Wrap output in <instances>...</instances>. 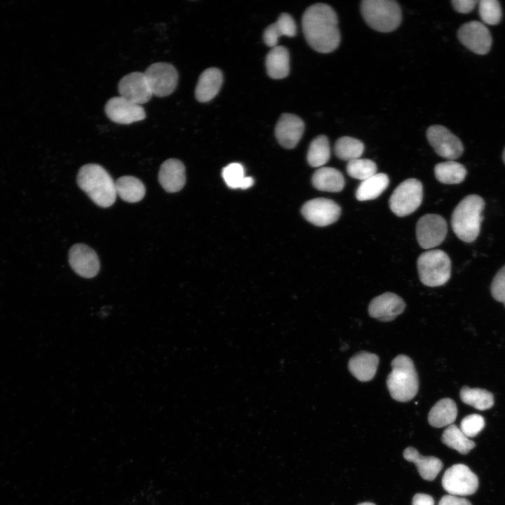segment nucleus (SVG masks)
Wrapping results in <instances>:
<instances>
[{"label":"nucleus","instance_id":"obj_1","mask_svg":"<svg viewBox=\"0 0 505 505\" xmlns=\"http://www.w3.org/2000/svg\"><path fill=\"white\" fill-rule=\"evenodd\" d=\"M302 31L308 44L316 51L329 53L337 49L341 36L334 9L325 4L308 7L302 18Z\"/></svg>","mask_w":505,"mask_h":505},{"label":"nucleus","instance_id":"obj_2","mask_svg":"<svg viewBox=\"0 0 505 505\" xmlns=\"http://www.w3.org/2000/svg\"><path fill=\"white\" fill-rule=\"evenodd\" d=\"M76 182L79 187L98 206L107 208L116 198L115 182L101 166L88 163L79 170Z\"/></svg>","mask_w":505,"mask_h":505},{"label":"nucleus","instance_id":"obj_3","mask_svg":"<svg viewBox=\"0 0 505 505\" xmlns=\"http://www.w3.org/2000/svg\"><path fill=\"white\" fill-rule=\"evenodd\" d=\"M484 200L478 195L465 196L455 207L451 219L454 233L462 241L471 243L479 235Z\"/></svg>","mask_w":505,"mask_h":505},{"label":"nucleus","instance_id":"obj_4","mask_svg":"<svg viewBox=\"0 0 505 505\" xmlns=\"http://www.w3.org/2000/svg\"><path fill=\"white\" fill-rule=\"evenodd\" d=\"M391 365L392 370L386 379L391 396L399 402L411 400L419 390L418 375L413 361L400 354L392 360Z\"/></svg>","mask_w":505,"mask_h":505},{"label":"nucleus","instance_id":"obj_5","mask_svg":"<svg viewBox=\"0 0 505 505\" xmlns=\"http://www.w3.org/2000/svg\"><path fill=\"white\" fill-rule=\"evenodd\" d=\"M361 12L369 27L379 32H391L402 20L401 8L392 0H363Z\"/></svg>","mask_w":505,"mask_h":505},{"label":"nucleus","instance_id":"obj_6","mask_svg":"<svg viewBox=\"0 0 505 505\" xmlns=\"http://www.w3.org/2000/svg\"><path fill=\"white\" fill-rule=\"evenodd\" d=\"M417 270L421 282L429 287L447 283L451 276V261L441 250H429L417 259Z\"/></svg>","mask_w":505,"mask_h":505},{"label":"nucleus","instance_id":"obj_7","mask_svg":"<svg viewBox=\"0 0 505 505\" xmlns=\"http://www.w3.org/2000/svg\"><path fill=\"white\" fill-rule=\"evenodd\" d=\"M423 198V187L415 178L402 182L393 191L389 201L391 211L399 217H404L415 212L421 205Z\"/></svg>","mask_w":505,"mask_h":505},{"label":"nucleus","instance_id":"obj_8","mask_svg":"<svg viewBox=\"0 0 505 505\" xmlns=\"http://www.w3.org/2000/svg\"><path fill=\"white\" fill-rule=\"evenodd\" d=\"M444 490L453 496H468L478 487L476 475L466 465L457 464L447 469L442 478Z\"/></svg>","mask_w":505,"mask_h":505},{"label":"nucleus","instance_id":"obj_9","mask_svg":"<svg viewBox=\"0 0 505 505\" xmlns=\"http://www.w3.org/2000/svg\"><path fill=\"white\" fill-rule=\"evenodd\" d=\"M153 95L166 97L175 89L178 73L175 67L167 62H156L149 65L144 72Z\"/></svg>","mask_w":505,"mask_h":505},{"label":"nucleus","instance_id":"obj_10","mask_svg":"<svg viewBox=\"0 0 505 505\" xmlns=\"http://www.w3.org/2000/svg\"><path fill=\"white\" fill-rule=\"evenodd\" d=\"M447 232L446 220L437 214H426L418 220L416 236L419 245L430 250L439 245L445 238Z\"/></svg>","mask_w":505,"mask_h":505},{"label":"nucleus","instance_id":"obj_11","mask_svg":"<svg viewBox=\"0 0 505 505\" xmlns=\"http://www.w3.org/2000/svg\"><path fill=\"white\" fill-rule=\"evenodd\" d=\"M426 137L436 153L448 161H454L463 154L461 140L443 126H431L427 129Z\"/></svg>","mask_w":505,"mask_h":505},{"label":"nucleus","instance_id":"obj_12","mask_svg":"<svg viewBox=\"0 0 505 505\" xmlns=\"http://www.w3.org/2000/svg\"><path fill=\"white\" fill-rule=\"evenodd\" d=\"M457 36L464 46L478 55H485L491 48L492 36L488 28L480 22L470 21L464 24L459 29Z\"/></svg>","mask_w":505,"mask_h":505},{"label":"nucleus","instance_id":"obj_13","mask_svg":"<svg viewBox=\"0 0 505 505\" xmlns=\"http://www.w3.org/2000/svg\"><path fill=\"white\" fill-rule=\"evenodd\" d=\"M302 214L311 224L325 227L335 222L341 215L340 206L334 201L316 198L306 202Z\"/></svg>","mask_w":505,"mask_h":505},{"label":"nucleus","instance_id":"obj_14","mask_svg":"<svg viewBox=\"0 0 505 505\" xmlns=\"http://www.w3.org/2000/svg\"><path fill=\"white\" fill-rule=\"evenodd\" d=\"M107 117L119 124H130L145 119L146 113L142 105L133 103L121 97H113L105 106Z\"/></svg>","mask_w":505,"mask_h":505},{"label":"nucleus","instance_id":"obj_15","mask_svg":"<svg viewBox=\"0 0 505 505\" xmlns=\"http://www.w3.org/2000/svg\"><path fill=\"white\" fill-rule=\"evenodd\" d=\"M120 96L142 105L153 96L144 72H134L122 77L118 84Z\"/></svg>","mask_w":505,"mask_h":505},{"label":"nucleus","instance_id":"obj_16","mask_svg":"<svg viewBox=\"0 0 505 505\" xmlns=\"http://www.w3.org/2000/svg\"><path fill=\"white\" fill-rule=\"evenodd\" d=\"M69 262L72 269L83 278H93L100 270L97 255L92 248L82 243L72 246L69 251Z\"/></svg>","mask_w":505,"mask_h":505},{"label":"nucleus","instance_id":"obj_17","mask_svg":"<svg viewBox=\"0 0 505 505\" xmlns=\"http://www.w3.org/2000/svg\"><path fill=\"white\" fill-rule=\"evenodd\" d=\"M403 299L393 292H385L374 297L369 304V315L379 321H393L405 309Z\"/></svg>","mask_w":505,"mask_h":505},{"label":"nucleus","instance_id":"obj_18","mask_svg":"<svg viewBox=\"0 0 505 505\" xmlns=\"http://www.w3.org/2000/svg\"><path fill=\"white\" fill-rule=\"evenodd\" d=\"M304 130V123L297 116L283 114L275 128L278 143L286 149L294 148L299 142Z\"/></svg>","mask_w":505,"mask_h":505},{"label":"nucleus","instance_id":"obj_19","mask_svg":"<svg viewBox=\"0 0 505 505\" xmlns=\"http://www.w3.org/2000/svg\"><path fill=\"white\" fill-rule=\"evenodd\" d=\"M159 182L167 192L180 191L186 182L185 168L182 161L176 159L165 161L160 167Z\"/></svg>","mask_w":505,"mask_h":505},{"label":"nucleus","instance_id":"obj_20","mask_svg":"<svg viewBox=\"0 0 505 505\" xmlns=\"http://www.w3.org/2000/svg\"><path fill=\"white\" fill-rule=\"evenodd\" d=\"M222 81V74L217 68L211 67L204 70L196 86V99L200 102L210 101L220 91Z\"/></svg>","mask_w":505,"mask_h":505},{"label":"nucleus","instance_id":"obj_21","mask_svg":"<svg viewBox=\"0 0 505 505\" xmlns=\"http://www.w3.org/2000/svg\"><path fill=\"white\" fill-rule=\"evenodd\" d=\"M379 358L368 351H360L352 356L348 363L350 372L361 382H368L375 375Z\"/></svg>","mask_w":505,"mask_h":505},{"label":"nucleus","instance_id":"obj_22","mask_svg":"<svg viewBox=\"0 0 505 505\" xmlns=\"http://www.w3.org/2000/svg\"><path fill=\"white\" fill-rule=\"evenodd\" d=\"M403 457L415 464L420 476L426 480H433L443 468V463L437 457H424L412 447H408L403 452Z\"/></svg>","mask_w":505,"mask_h":505},{"label":"nucleus","instance_id":"obj_23","mask_svg":"<svg viewBox=\"0 0 505 505\" xmlns=\"http://www.w3.org/2000/svg\"><path fill=\"white\" fill-rule=\"evenodd\" d=\"M297 34V26L292 17L285 13H281L277 21L268 26L263 34L265 44L271 48L277 46L280 36L292 37Z\"/></svg>","mask_w":505,"mask_h":505},{"label":"nucleus","instance_id":"obj_24","mask_svg":"<svg viewBox=\"0 0 505 505\" xmlns=\"http://www.w3.org/2000/svg\"><path fill=\"white\" fill-rule=\"evenodd\" d=\"M268 75L274 79L286 77L290 72V55L286 48L276 46L271 48L265 60Z\"/></svg>","mask_w":505,"mask_h":505},{"label":"nucleus","instance_id":"obj_25","mask_svg":"<svg viewBox=\"0 0 505 505\" xmlns=\"http://www.w3.org/2000/svg\"><path fill=\"white\" fill-rule=\"evenodd\" d=\"M311 181L316 189L329 192H339L343 189L345 184L342 173L330 167L317 169L312 176Z\"/></svg>","mask_w":505,"mask_h":505},{"label":"nucleus","instance_id":"obj_26","mask_svg":"<svg viewBox=\"0 0 505 505\" xmlns=\"http://www.w3.org/2000/svg\"><path fill=\"white\" fill-rule=\"evenodd\" d=\"M457 408L451 398H445L438 400L431 409L428 421L435 428L448 426L457 418Z\"/></svg>","mask_w":505,"mask_h":505},{"label":"nucleus","instance_id":"obj_27","mask_svg":"<svg viewBox=\"0 0 505 505\" xmlns=\"http://www.w3.org/2000/svg\"><path fill=\"white\" fill-rule=\"evenodd\" d=\"M116 195L129 203L141 201L145 195V187L142 182L133 176H122L115 182Z\"/></svg>","mask_w":505,"mask_h":505},{"label":"nucleus","instance_id":"obj_28","mask_svg":"<svg viewBox=\"0 0 505 505\" xmlns=\"http://www.w3.org/2000/svg\"><path fill=\"white\" fill-rule=\"evenodd\" d=\"M389 183V177L385 173H376L361 182L356 197L360 201L375 199L387 188Z\"/></svg>","mask_w":505,"mask_h":505},{"label":"nucleus","instance_id":"obj_29","mask_svg":"<svg viewBox=\"0 0 505 505\" xmlns=\"http://www.w3.org/2000/svg\"><path fill=\"white\" fill-rule=\"evenodd\" d=\"M434 173L439 182L447 184L461 183L466 175L465 167L454 161H447L436 164Z\"/></svg>","mask_w":505,"mask_h":505},{"label":"nucleus","instance_id":"obj_30","mask_svg":"<svg viewBox=\"0 0 505 505\" xmlns=\"http://www.w3.org/2000/svg\"><path fill=\"white\" fill-rule=\"evenodd\" d=\"M441 440L449 447L466 454L476 445L455 424L448 426L443 431Z\"/></svg>","mask_w":505,"mask_h":505},{"label":"nucleus","instance_id":"obj_31","mask_svg":"<svg viewBox=\"0 0 505 505\" xmlns=\"http://www.w3.org/2000/svg\"><path fill=\"white\" fill-rule=\"evenodd\" d=\"M460 398L463 403L479 410L490 409L494 405L492 393L482 389H472L464 386L460 391Z\"/></svg>","mask_w":505,"mask_h":505},{"label":"nucleus","instance_id":"obj_32","mask_svg":"<svg viewBox=\"0 0 505 505\" xmlns=\"http://www.w3.org/2000/svg\"><path fill=\"white\" fill-rule=\"evenodd\" d=\"M330 157V148L328 137L321 135L314 138L310 143L307 152V161L314 168L325 164Z\"/></svg>","mask_w":505,"mask_h":505},{"label":"nucleus","instance_id":"obj_33","mask_svg":"<svg viewBox=\"0 0 505 505\" xmlns=\"http://www.w3.org/2000/svg\"><path fill=\"white\" fill-rule=\"evenodd\" d=\"M334 149L337 157L349 162L359 159L363 153L364 144L356 138L344 136L336 141Z\"/></svg>","mask_w":505,"mask_h":505},{"label":"nucleus","instance_id":"obj_34","mask_svg":"<svg viewBox=\"0 0 505 505\" xmlns=\"http://www.w3.org/2000/svg\"><path fill=\"white\" fill-rule=\"evenodd\" d=\"M346 172L351 177L363 181L377 173V166L372 160L359 158L347 163Z\"/></svg>","mask_w":505,"mask_h":505},{"label":"nucleus","instance_id":"obj_35","mask_svg":"<svg viewBox=\"0 0 505 505\" xmlns=\"http://www.w3.org/2000/svg\"><path fill=\"white\" fill-rule=\"evenodd\" d=\"M478 11L482 21L487 25H495L501 20V8L497 0L480 1Z\"/></svg>","mask_w":505,"mask_h":505},{"label":"nucleus","instance_id":"obj_36","mask_svg":"<svg viewBox=\"0 0 505 505\" xmlns=\"http://www.w3.org/2000/svg\"><path fill=\"white\" fill-rule=\"evenodd\" d=\"M222 175L225 183L231 189H241L245 177L244 168L238 163H232L224 167Z\"/></svg>","mask_w":505,"mask_h":505},{"label":"nucleus","instance_id":"obj_37","mask_svg":"<svg viewBox=\"0 0 505 505\" xmlns=\"http://www.w3.org/2000/svg\"><path fill=\"white\" fill-rule=\"evenodd\" d=\"M485 426L484 418L478 414L467 415L460 423V430L468 437L477 436Z\"/></svg>","mask_w":505,"mask_h":505},{"label":"nucleus","instance_id":"obj_38","mask_svg":"<svg viewBox=\"0 0 505 505\" xmlns=\"http://www.w3.org/2000/svg\"><path fill=\"white\" fill-rule=\"evenodd\" d=\"M491 293L494 299L505 306V265L496 274L491 284Z\"/></svg>","mask_w":505,"mask_h":505},{"label":"nucleus","instance_id":"obj_39","mask_svg":"<svg viewBox=\"0 0 505 505\" xmlns=\"http://www.w3.org/2000/svg\"><path fill=\"white\" fill-rule=\"evenodd\" d=\"M476 0H453L451 1L454 9L460 13H469L476 6Z\"/></svg>","mask_w":505,"mask_h":505},{"label":"nucleus","instance_id":"obj_40","mask_svg":"<svg viewBox=\"0 0 505 505\" xmlns=\"http://www.w3.org/2000/svg\"><path fill=\"white\" fill-rule=\"evenodd\" d=\"M438 505H472L467 499L450 494L444 495Z\"/></svg>","mask_w":505,"mask_h":505},{"label":"nucleus","instance_id":"obj_41","mask_svg":"<svg viewBox=\"0 0 505 505\" xmlns=\"http://www.w3.org/2000/svg\"><path fill=\"white\" fill-rule=\"evenodd\" d=\"M412 505H434V499L429 494L417 493L412 498Z\"/></svg>","mask_w":505,"mask_h":505},{"label":"nucleus","instance_id":"obj_42","mask_svg":"<svg viewBox=\"0 0 505 505\" xmlns=\"http://www.w3.org/2000/svg\"><path fill=\"white\" fill-rule=\"evenodd\" d=\"M358 505H375V504L373 503H371V502H363V503L358 504Z\"/></svg>","mask_w":505,"mask_h":505},{"label":"nucleus","instance_id":"obj_43","mask_svg":"<svg viewBox=\"0 0 505 505\" xmlns=\"http://www.w3.org/2000/svg\"><path fill=\"white\" fill-rule=\"evenodd\" d=\"M502 157H503V161H504V163H505V149H504V150Z\"/></svg>","mask_w":505,"mask_h":505}]
</instances>
